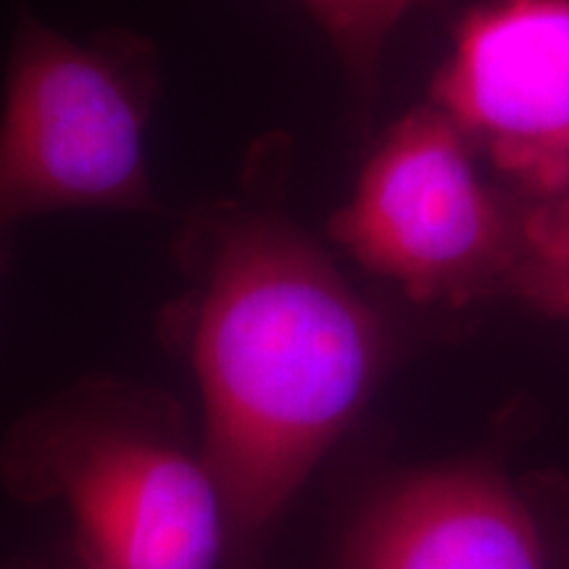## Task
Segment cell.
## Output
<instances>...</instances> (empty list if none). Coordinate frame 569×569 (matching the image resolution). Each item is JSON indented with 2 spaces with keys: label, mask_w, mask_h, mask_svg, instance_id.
<instances>
[{
  "label": "cell",
  "mask_w": 569,
  "mask_h": 569,
  "mask_svg": "<svg viewBox=\"0 0 569 569\" xmlns=\"http://www.w3.org/2000/svg\"><path fill=\"white\" fill-rule=\"evenodd\" d=\"M174 253L184 288L161 309V336L196 375L227 525L253 536L359 415L380 369V322L280 211L196 213Z\"/></svg>",
  "instance_id": "6da1fadb"
},
{
  "label": "cell",
  "mask_w": 569,
  "mask_h": 569,
  "mask_svg": "<svg viewBox=\"0 0 569 569\" xmlns=\"http://www.w3.org/2000/svg\"><path fill=\"white\" fill-rule=\"evenodd\" d=\"M6 486L61 501L77 553L103 569H217L227 517L180 409L159 390L88 380L21 417L0 448Z\"/></svg>",
  "instance_id": "7a4b0ae2"
},
{
  "label": "cell",
  "mask_w": 569,
  "mask_h": 569,
  "mask_svg": "<svg viewBox=\"0 0 569 569\" xmlns=\"http://www.w3.org/2000/svg\"><path fill=\"white\" fill-rule=\"evenodd\" d=\"M161 77L146 34L74 40L21 11L0 103V227L59 211L161 213L148 167Z\"/></svg>",
  "instance_id": "3957f363"
},
{
  "label": "cell",
  "mask_w": 569,
  "mask_h": 569,
  "mask_svg": "<svg viewBox=\"0 0 569 569\" xmlns=\"http://www.w3.org/2000/svg\"><path fill=\"white\" fill-rule=\"evenodd\" d=\"M330 234L415 301L465 303L511 290L538 256L532 209H511L480 180L469 140L436 106L386 134Z\"/></svg>",
  "instance_id": "277c9868"
},
{
  "label": "cell",
  "mask_w": 569,
  "mask_h": 569,
  "mask_svg": "<svg viewBox=\"0 0 569 569\" xmlns=\"http://www.w3.org/2000/svg\"><path fill=\"white\" fill-rule=\"evenodd\" d=\"M436 109L538 196L569 148V0H490L469 13Z\"/></svg>",
  "instance_id": "5b68a950"
},
{
  "label": "cell",
  "mask_w": 569,
  "mask_h": 569,
  "mask_svg": "<svg viewBox=\"0 0 569 569\" xmlns=\"http://www.w3.org/2000/svg\"><path fill=\"white\" fill-rule=\"evenodd\" d=\"M343 569H543V543L501 475L440 467L386 488L361 511Z\"/></svg>",
  "instance_id": "8992f818"
},
{
  "label": "cell",
  "mask_w": 569,
  "mask_h": 569,
  "mask_svg": "<svg viewBox=\"0 0 569 569\" xmlns=\"http://www.w3.org/2000/svg\"><path fill=\"white\" fill-rule=\"evenodd\" d=\"M353 71H369L415 0H301Z\"/></svg>",
  "instance_id": "52a82bcc"
},
{
  "label": "cell",
  "mask_w": 569,
  "mask_h": 569,
  "mask_svg": "<svg viewBox=\"0 0 569 569\" xmlns=\"http://www.w3.org/2000/svg\"><path fill=\"white\" fill-rule=\"evenodd\" d=\"M511 290L549 315L569 319V253L559 259H532Z\"/></svg>",
  "instance_id": "ba28073f"
},
{
  "label": "cell",
  "mask_w": 569,
  "mask_h": 569,
  "mask_svg": "<svg viewBox=\"0 0 569 569\" xmlns=\"http://www.w3.org/2000/svg\"><path fill=\"white\" fill-rule=\"evenodd\" d=\"M536 198L540 206H569V148L551 169L549 180Z\"/></svg>",
  "instance_id": "9c48e42d"
},
{
  "label": "cell",
  "mask_w": 569,
  "mask_h": 569,
  "mask_svg": "<svg viewBox=\"0 0 569 569\" xmlns=\"http://www.w3.org/2000/svg\"><path fill=\"white\" fill-rule=\"evenodd\" d=\"M61 569H103V567H98V565H92V561H88L82 557V553H74V559L71 561H67V565H63Z\"/></svg>",
  "instance_id": "30bf717a"
},
{
  "label": "cell",
  "mask_w": 569,
  "mask_h": 569,
  "mask_svg": "<svg viewBox=\"0 0 569 569\" xmlns=\"http://www.w3.org/2000/svg\"><path fill=\"white\" fill-rule=\"evenodd\" d=\"M6 234H9V230H3V227H0V256H3V246H6Z\"/></svg>",
  "instance_id": "8fae6325"
}]
</instances>
